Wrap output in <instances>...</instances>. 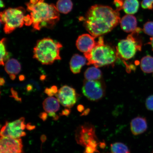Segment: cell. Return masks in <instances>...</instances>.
<instances>
[{"label":"cell","instance_id":"cell-12","mask_svg":"<svg viewBox=\"0 0 153 153\" xmlns=\"http://www.w3.org/2000/svg\"><path fill=\"white\" fill-rule=\"evenodd\" d=\"M96 37L91 34H84L79 36L76 42L78 50L84 53L90 52L97 45Z\"/></svg>","mask_w":153,"mask_h":153},{"label":"cell","instance_id":"cell-20","mask_svg":"<svg viewBox=\"0 0 153 153\" xmlns=\"http://www.w3.org/2000/svg\"><path fill=\"white\" fill-rule=\"evenodd\" d=\"M140 68L145 73L153 72V57L149 55L143 57L141 60Z\"/></svg>","mask_w":153,"mask_h":153},{"label":"cell","instance_id":"cell-22","mask_svg":"<svg viewBox=\"0 0 153 153\" xmlns=\"http://www.w3.org/2000/svg\"><path fill=\"white\" fill-rule=\"evenodd\" d=\"M111 150L112 153H130L128 146L122 143H112L111 145Z\"/></svg>","mask_w":153,"mask_h":153},{"label":"cell","instance_id":"cell-4","mask_svg":"<svg viewBox=\"0 0 153 153\" xmlns=\"http://www.w3.org/2000/svg\"><path fill=\"white\" fill-rule=\"evenodd\" d=\"M62 45L49 38L38 40L33 48V58L42 65L52 64L55 61L62 59L60 50Z\"/></svg>","mask_w":153,"mask_h":153},{"label":"cell","instance_id":"cell-29","mask_svg":"<svg viewBox=\"0 0 153 153\" xmlns=\"http://www.w3.org/2000/svg\"><path fill=\"white\" fill-rule=\"evenodd\" d=\"M45 93L50 97H53V95H55V93L51 88H46L45 90Z\"/></svg>","mask_w":153,"mask_h":153},{"label":"cell","instance_id":"cell-8","mask_svg":"<svg viewBox=\"0 0 153 153\" xmlns=\"http://www.w3.org/2000/svg\"><path fill=\"white\" fill-rule=\"evenodd\" d=\"M105 88L102 82L98 80H85L82 87V93L89 100L97 101L102 99L105 94Z\"/></svg>","mask_w":153,"mask_h":153},{"label":"cell","instance_id":"cell-16","mask_svg":"<svg viewBox=\"0 0 153 153\" xmlns=\"http://www.w3.org/2000/svg\"><path fill=\"white\" fill-rule=\"evenodd\" d=\"M43 108L48 113L56 112L60 109V105L59 101L55 97H48L44 101L43 103Z\"/></svg>","mask_w":153,"mask_h":153},{"label":"cell","instance_id":"cell-32","mask_svg":"<svg viewBox=\"0 0 153 153\" xmlns=\"http://www.w3.org/2000/svg\"><path fill=\"white\" fill-rule=\"evenodd\" d=\"M48 115L49 116L52 117L54 120H56L59 119V116H57L54 112L50 113H49Z\"/></svg>","mask_w":153,"mask_h":153},{"label":"cell","instance_id":"cell-11","mask_svg":"<svg viewBox=\"0 0 153 153\" xmlns=\"http://www.w3.org/2000/svg\"><path fill=\"white\" fill-rule=\"evenodd\" d=\"M0 153H24L22 139L1 137Z\"/></svg>","mask_w":153,"mask_h":153},{"label":"cell","instance_id":"cell-26","mask_svg":"<svg viewBox=\"0 0 153 153\" xmlns=\"http://www.w3.org/2000/svg\"><path fill=\"white\" fill-rule=\"evenodd\" d=\"M145 105L148 110L153 111V95L150 96L147 98Z\"/></svg>","mask_w":153,"mask_h":153},{"label":"cell","instance_id":"cell-28","mask_svg":"<svg viewBox=\"0 0 153 153\" xmlns=\"http://www.w3.org/2000/svg\"><path fill=\"white\" fill-rule=\"evenodd\" d=\"M11 97L14 98L15 100L19 102H22V99L19 97L17 92L14 90L13 88L11 89Z\"/></svg>","mask_w":153,"mask_h":153},{"label":"cell","instance_id":"cell-5","mask_svg":"<svg viewBox=\"0 0 153 153\" xmlns=\"http://www.w3.org/2000/svg\"><path fill=\"white\" fill-rule=\"evenodd\" d=\"M23 7L9 8L1 13V22L4 25L5 33L9 34L18 28L24 25L32 26V20L30 14L26 15Z\"/></svg>","mask_w":153,"mask_h":153},{"label":"cell","instance_id":"cell-19","mask_svg":"<svg viewBox=\"0 0 153 153\" xmlns=\"http://www.w3.org/2000/svg\"><path fill=\"white\" fill-rule=\"evenodd\" d=\"M84 76L86 80L95 81L98 80L102 77L101 71L96 67H91L86 70Z\"/></svg>","mask_w":153,"mask_h":153},{"label":"cell","instance_id":"cell-13","mask_svg":"<svg viewBox=\"0 0 153 153\" xmlns=\"http://www.w3.org/2000/svg\"><path fill=\"white\" fill-rule=\"evenodd\" d=\"M131 130L134 135L141 134L146 131L148 129L147 120L144 117L138 116L131 120Z\"/></svg>","mask_w":153,"mask_h":153},{"label":"cell","instance_id":"cell-18","mask_svg":"<svg viewBox=\"0 0 153 153\" xmlns=\"http://www.w3.org/2000/svg\"><path fill=\"white\" fill-rule=\"evenodd\" d=\"M139 7L138 0H125L123 6V9L124 12L127 14H134L138 11Z\"/></svg>","mask_w":153,"mask_h":153},{"label":"cell","instance_id":"cell-37","mask_svg":"<svg viewBox=\"0 0 153 153\" xmlns=\"http://www.w3.org/2000/svg\"><path fill=\"white\" fill-rule=\"evenodd\" d=\"M19 79L20 81H24L25 79V76L24 75H21L19 76Z\"/></svg>","mask_w":153,"mask_h":153},{"label":"cell","instance_id":"cell-3","mask_svg":"<svg viewBox=\"0 0 153 153\" xmlns=\"http://www.w3.org/2000/svg\"><path fill=\"white\" fill-rule=\"evenodd\" d=\"M87 65L97 68L113 64L117 57L116 51L111 46L104 44V38L99 37L97 45L90 52L84 53Z\"/></svg>","mask_w":153,"mask_h":153},{"label":"cell","instance_id":"cell-14","mask_svg":"<svg viewBox=\"0 0 153 153\" xmlns=\"http://www.w3.org/2000/svg\"><path fill=\"white\" fill-rule=\"evenodd\" d=\"M120 23L122 30L127 33L132 32L137 28V19L133 15H124L120 19Z\"/></svg>","mask_w":153,"mask_h":153},{"label":"cell","instance_id":"cell-34","mask_svg":"<svg viewBox=\"0 0 153 153\" xmlns=\"http://www.w3.org/2000/svg\"><path fill=\"white\" fill-rule=\"evenodd\" d=\"M5 81L3 78H1L0 79V85L1 86L3 85L5 83Z\"/></svg>","mask_w":153,"mask_h":153},{"label":"cell","instance_id":"cell-7","mask_svg":"<svg viewBox=\"0 0 153 153\" xmlns=\"http://www.w3.org/2000/svg\"><path fill=\"white\" fill-rule=\"evenodd\" d=\"M26 127L24 117H21L13 122H6L1 129V137L21 138L26 135L24 131Z\"/></svg>","mask_w":153,"mask_h":153},{"label":"cell","instance_id":"cell-15","mask_svg":"<svg viewBox=\"0 0 153 153\" xmlns=\"http://www.w3.org/2000/svg\"><path fill=\"white\" fill-rule=\"evenodd\" d=\"M85 57L78 54H74L70 60V65L71 70L74 74H79L82 67L87 62Z\"/></svg>","mask_w":153,"mask_h":153},{"label":"cell","instance_id":"cell-1","mask_svg":"<svg viewBox=\"0 0 153 153\" xmlns=\"http://www.w3.org/2000/svg\"><path fill=\"white\" fill-rule=\"evenodd\" d=\"M81 18L85 29L96 38L111 31L120 20L119 11L100 4L92 6L85 16Z\"/></svg>","mask_w":153,"mask_h":153},{"label":"cell","instance_id":"cell-35","mask_svg":"<svg viewBox=\"0 0 153 153\" xmlns=\"http://www.w3.org/2000/svg\"><path fill=\"white\" fill-rule=\"evenodd\" d=\"M10 79L12 80H14L15 79V78H16V75L14 74H10Z\"/></svg>","mask_w":153,"mask_h":153},{"label":"cell","instance_id":"cell-17","mask_svg":"<svg viewBox=\"0 0 153 153\" xmlns=\"http://www.w3.org/2000/svg\"><path fill=\"white\" fill-rule=\"evenodd\" d=\"M22 69L21 64L18 60L14 59H9L7 61L5 65V70L9 74H18Z\"/></svg>","mask_w":153,"mask_h":153},{"label":"cell","instance_id":"cell-21","mask_svg":"<svg viewBox=\"0 0 153 153\" xmlns=\"http://www.w3.org/2000/svg\"><path fill=\"white\" fill-rule=\"evenodd\" d=\"M56 6L59 12L68 14L72 10L73 4L71 0H58Z\"/></svg>","mask_w":153,"mask_h":153},{"label":"cell","instance_id":"cell-27","mask_svg":"<svg viewBox=\"0 0 153 153\" xmlns=\"http://www.w3.org/2000/svg\"><path fill=\"white\" fill-rule=\"evenodd\" d=\"M125 0H114V4L116 7L117 10L118 11L123 9V6Z\"/></svg>","mask_w":153,"mask_h":153},{"label":"cell","instance_id":"cell-30","mask_svg":"<svg viewBox=\"0 0 153 153\" xmlns=\"http://www.w3.org/2000/svg\"><path fill=\"white\" fill-rule=\"evenodd\" d=\"M71 112V111L70 108H66L63 110L60 114L62 116H68L70 114Z\"/></svg>","mask_w":153,"mask_h":153},{"label":"cell","instance_id":"cell-9","mask_svg":"<svg viewBox=\"0 0 153 153\" xmlns=\"http://www.w3.org/2000/svg\"><path fill=\"white\" fill-rule=\"evenodd\" d=\"M75 136L76 143L85 148L91 141L98 140L94 126L89 123H85L78 127Z\"/></svg>","mask_w":153,"mask_h":153},{"label":"cell","instance_id":"cell-24","mask_svg":"<svg viewBox=\"0 0 153 153\" xmlns=\"http://www.w3.org/2000/svg\"><path fill=\"white\" fill-rule=\"evenodd\" d=\"M144 33L149 36H153V22H148L143 27Z\"/></svg>","mask_w":153,"mask_h":153},{"label":"cell","instance_id":"cell-31","mask_svg":"<svg viewBox=\"0 0 153 153\" xmlns=\"http://www.w3.org/2000/svg\"><path fill=\"white\" fill-rule=\"evenodd\" d=\"M48 114L46 112H42L40 114L39 117L44 121L47 119Z\"/></svg>","mask_w":153,"mask_h":153},{"label":"cell","instance_id":"cell-2","mask_svg":"<svg viewBox=\"0 0 153 153\" xmlns=\"http://www.w3.org/2000/svg\"><path fill=\"white\" fill-rule=\"evenodd\" d=\"M26 5L34 30H39L44 27L53 28L60 20L59 12L53 4H49L44 0H30Z\"/></svg>","mask_w":153,"mask_h":153},{"label":"cell","instance_id":"cell-25","mask_svg":"<svg viewBox=\"0 0 153 153\" xmlns=\"http://www.w3.org/2000/svg\"><path fill=\"white\" fill-rule=\"evenodd\" d=\"M141 6L143 9H153V0H143L141 2Z\"/></svg>","mask_w":153,"mask_h":153},{"label":"cell","instance_id":"cell-23","mask_svg":"<svg viewBox=\"0 0 153 153\" xmlns=\"http://www.w3.org/2000/svg\"><path fill=\"white\" fill-rule=\"evenodd\" d=\"M6 39L3 38L1 41V59H0V64L1 65L4 66L5 62L9 58V54L7 52L6 48L5 43Z\"/></svg>","mask_w":153,"mask_h":153},{"label":"cell","instance_id":"cell-41","mask_svg":"<svg viewBox=\"0 0 153 153\" xmlns=\"http://www.w3.org/2000/svg\"><path fill=\"white\" fill-rule=\"evenodd\" d=\"M152 153H153V152H152Z\"/></svg>","mask_w":153,"mask_h":153},{"label":"cell","instance_id":"cell-33","mask_svg":"<svg viewBox=\"0 0 153 153\" xmlns=\"http://www.w3.org/2000/svg\"><path fill=\"white\" fill-rule=\"evenodd\" d=\"M148 44L151 45L152 47V50L153 51V36L150 38V42H149Z\"/></svg>","mask_w":153,"mask_h":153},{"label":"cell","instance_id":"cell-36","mask_svg":"<svg viewBox=\"0 0 153 153\" xmlns=\"http://www.w3.org/2000/svg\"><path fill=\"white\" fill-rule=\"evenodd\" d=\"M32 87L31 85H28L27 86V90L28 91H31L32 89Z\"/></svg>","mask_w":153,"mask_h":153},{"label":"cell","instance_id":"cell-40","mask_svg":"<svg viewBox=\"0 0 153 153\" xmlns=\"http://www.w3.org/2000/svg\"><path fill=\"white\" fill-rule=\"evenodd\" d=\"M4 3H2V1L1 0V7H4Z\"/></svg>","mask_w":153,"mask_h":153},{"label":"cell","instance_id":"cell-39","mask_svg":"<svg viewBox=\"0 0 153 153\" xmlns=\"http://www.w3.org/2000/svg\"><path fill=\"white\" fill-rule=\"evenodd\" d=\"M45 76L42 75L41 76V80H43L45 79Z\"/></svg>","mask_w":153,"mask_h":153},{"label":"cell","instance_id":"cell-10","mask_svg":"<svg viewBox=\"0 0 153 153\" xmlns=\"http://www.w3.org/2000/svg\"><path fill=\"white\" fill-rule=\"evenodd\" d=\"M55 95L62 106L69 108L74 106L78 99L75 89L67 85L61 87Z\"/></svg>","mask_w":153,"mask_h":153},{"label":"cell","instance_id":"cell-38","mask_svg":"<svg viewBox=\"0 0 153 153\" xmlns=\"http://www.w3.org/2000/svg\"><path fill=\"white\" fill-rule=\"evenodd\" d=\"M83 106H81V105H79L78 107V109L80 112L81 111L83 110Z\"/></svg>","mask_w":153,"mask_h":153},{"label":"cell","instance_id":"cell-6","mask_svg":"<svg viewBox=\"0 0 153 153\" xmlns=\"http://www.w3.org/2000/svg\"><path fill=\"white\" fill-rule=\"evenodd\" d=\"M142 31L141 28L137 27L126 39L120 40L116 47L117 57L129 60L134 56L137 51H141L142 43L137 37Z\"/></svg>","mask_w":153,"mask_h":153}]
</instances>
